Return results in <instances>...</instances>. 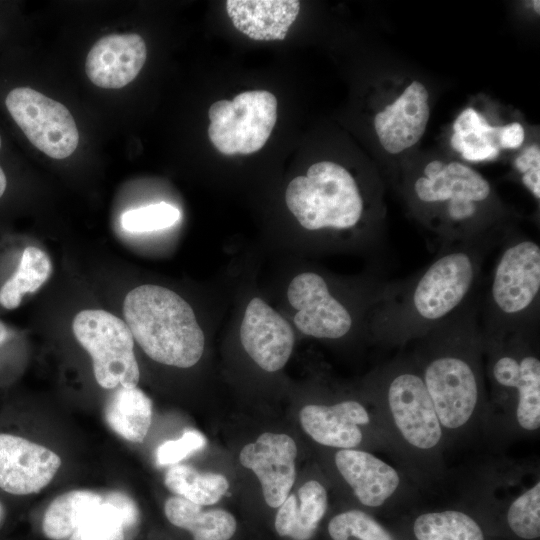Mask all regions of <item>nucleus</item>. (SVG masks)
Segmentation results:
<instances>
[{
	"mask_svg": "<svg viewBox=\"0 0 540 540\" xmlns=\"http://www.w3.org/2000/svg\"><path fill=\"white\" fill-rule=\"evenodd\" d=\"M370 403V402H369ZM299 420L304 431L318 444L333 449L381 450L390 446L373 406L356 398L331 404H308Z\"/></svg>",
	"mask_w": 540,
	"mask_h": 540,
	"instance_id": "12",
	"label": "nucleus"
},
{
	"mask_svg": "<svg viewBox=\"0 0 540 540\" xmlns=\"http://www.w3.org/2000/svg\"><path fill=\"white\" fill-rule=\"evenodd\" d=\"M102 501L103 496L90 490H72L57 496L44 513V535L50 540L68 539L86 514Z\"/></svg>",
	"mask_w": 540,
	"mask_h": 540,
	"instance_id": "27",
	"label": "nucleus"
},
{
	"mask_svg": "<svg viewBox=\"0 0 540 540\" xmlns=\"http://www.w3.org/2000/svg\"><path fill=\"white\" fill-rule=\"evenodd\" d=\"M3 518H4V508L0 503V524H1L2 520H3Z\"/></svg>",
	"mask_w": 540,
	"mask_h": 540,
	"instance_id": "41",
	"label": "nucleus"
},
{
	"mask_svg": "<svg viewBox=\"0 0 540 540\" xmlns=\"http://www.w3.org/2000/svg\"><path fill=\"white\" fill-rule=\"evenodd\" d=\"M533 8L537 14L540 13V1L534 0L533 2Z\"/></svg>",
	"mask_w": 540,
	"mask_h": 540,
	"instance_id": "40",
	"label": "nucleus"
},
{
	"mask_svg": "<svg viewBox=\"0 0 540 540\" xmlns=\"http://www.w3.org/2000/svg\"><path fill=\"white\" fill-rule=\"evenodd\" d=\"M75 338L90 354L97 383L105 389L134 388L140 371L128 325L101 309H87L73 319Z\"/></svg>",
	"mask_w": 540,
	"mask_h": 540,
	"instance_id": "10",
	"label": "nucleus"
},
{
	"mask_svg": "<svg viewBox=\"0 0 540 540\" xmlns=\"http://www.w3.org/2000/svg\"><path fill=\"white\" fill-rule=\"evenodd\" d=\"M9 337V331L6 325L0 321V345H2Z\"/></svg>",
	"mask_w": 540,
	"mask_h": 540,
	"instance_id": "37",
	"label": "nucleus"
},
{
	"mask_svg": "<svg viewBox=\"0 0 540 540\" xmlns=\"http://www.w3.org/2000/svg\"><path fill=\"white\" fill-rule=\"evenodd\" d=\"M479 313L483 341L521 332L536 333L540 312V246L512 235L502 241Z\"/></svg>",
	"mask_w": 540,
	"mask_h": 540,
	"instance_id": "6",
	"label": "nucleus"
},
{
	"mask_svg": "<svg viewBox=\"0 0 540 540\" xmlns=\"http://www.w3.org/2000/svg\"><path fill=\"white\" fill-rule=\"evenodd\" d=\"M243 348L267 372L282 369L293 350L291 325L264 300L253 298L247 305L240 327Z\"/></svg>",
	"mask_w": 540,
	"mask_h": 540,
	"instance_id": "18",
	"label": "nucleus"
},
{
	"mask_svg": "<svg viewBox=\"0 0 540 540\" xmlns=\"http://www.w3.org/2000/svg\"><path fill=\"white\" fill-rule=\"evenodd\" d=\"M525 139L523 126L518 122L509 123L501 127L500 147L501 149L519 148Z\"/></svg>",
	"mask_w": 540,
	"mask_h": 540,
	"instance_id": "36",
	"label": "nucleus"
},
{
	"mask_svg": "<svg viewBox=\"0 0 540 540\" xmlns=\"http://www.w3.org/2000/svg\"><path fill=\"white\" fill-rule=\"evenodd\" d=\"M68 540H85L76 530L74 533L68 538Z\"/></svg>",
	"mask_w": 540,
	"mask_h": 540,
	"instance_id": "39",
	"label": "nucleus"
},
{
	"mask_svg": "<svg viewBox=\"0 0 540 540\" xmlns=\"http://www.w3.org/2000/svg\"><path fill=\"white\" fill-rule=\"evenodd\" d=\"M367 399L373 406L396 466L420 490L447 476L444 432L420 370L402 349L371 374Z\"/></svg>",
	"mask_w": 540,
	"mask_h": 540,
	"instance_id": "3",
	"label": "nucleus"
},
{
	"mask_svg": "<svg viewBox=\"0 0 540 540\" xmlns=\"http://www.w3.org/2000/svg\"><path fill=\"white\" fill-rule=\"evenodd\" d=\"M285 201L299 224L310 231L352 230L367 215V202L354 176L342 165L320 161L287 186Z\"/></svg>",
	"mask_w": 540,
	"mask_h": 540,
	"instance_id": "8",
	"label": "nucleus"
},
{
	"mask_svg": "<svg viewBox=\"0 0 540 540\" xmlns=\"http://www.w3.org/2000/svg\"><path fill=\"white\" fill-rule=\"evenodd\" d=\"M327 533L331 540H399L393 529L357 508L335 514L327 524Z\"/></svg>",
	"mask_w": 540,
	"mask_h": 540,
	"instance_id": "30",
	"label": "nucleus"
},
{
	"mask_svg": "<svg viewBox=\"0 0 540 540\" xmlns=\"http://www.w3.org/2000/svg\"><path fill=\"white\" fill-rule=\"evenodd\" d=\"M164 483L168 490L195 504L213 505L226 493L229 483L217 473H201L191 466L176 464L165 474Z\"/></svg>",
	"mask_w": 540,
	"mask_h": 540,
	"instance_id": "29",
	"label": "nucleus"
},
{
	"mask_svg": "<svg viewBox=\"0 0 540 540\" xmlns=\"http://www.w3.org/2000/svg\"><path fill=\"white\" fill-rule=\"evenodd\" d=\"M328 509L326 487L316 479L306 481L296 494H289L278 507L276 532L293 540H310Z\"/></svg>",
	"mask_w": 540,
	"mask_h": 540,
	"instance_id": "23",
	"label": "nucleus"
},
{
	"mask_svg": "<svg viewBox=\"0 0 540 540\" xmlns=\"http://www.w3.org/2000/svg\"><path fill=\"white\" fill-rule=\"evenodd\" d=\"M103 498L121 511L126 522L127 530H131L138 524L140 519L139 509L128 495L113 491Z\"/></svg>",
	"mask_w": 540,
	"mask_h": 540,
	"instance_id": "35",
	"label": "nucleus"
},
{
	"mask_svg": "<svg viewBox=\"0 0 540 540\" xmlns=\"http://www.w3.org/2000/svg\"><path fill=\"white\" fill-rule=\"evenodd\" d=\"M488 393L485 440L504 444L536 436L540 430L538 332L483 341Z\"/></svg>",
	"mask_w": 540,
	"mask_h": 540,
	"instance_id": "5",
	"label": "nucleus"
},
{
	"mask_svg": "<svg viewBox=\"0 0 540 540\" xmlns=\"http://www.w3.org/2000/svg\"><path fill=\"white\" fill-rule=\"evenodd\" d=\"M500 478L482 492L478 512L503 540L540 539V478L533 474Z\"/></svg>",
	"mask_w": 540,
	"mask_h": 540,
	"instance_id": "13",
	"label": "nucleus"
},
{
	"mask_svg": "<svg viewBox=\"0 0 540 540\" xmlns=\"http://www.w3.org/2000/svg\"><path fill=\"white\" fill-rule=\"evenodd\" d=\"M51 273L49 256L38 247H26L16 271L0 288V304L6 309L17 308L23 296L37 291Z\"/></svg>",
	"mask_w": 540,
	"mask_h": 540,
	"instance_id": "28",
	"label": "nucleus"
},
{
	"mask_svg": "<svg viewBox=\"0 0 540 540\" xmlns=\"http://www.w3.org/2000/svg\"><path fill=\"white\" fill-rule=\"evenodd\" d=\"M333 463L357 503L372 515H396L418 498L419 489L397 466L369 450L336 449Z\"/></svg>",
	"mask_w": 540,
	"mask_h": 540,
	"instance_id": "9",
	"label": "nucleus"
},
{
	"mask_svg": "<svg viewBox=\"0 0 540 540\" xmlns=\"http://www.w3.org/2000/svg\"><path fill=\"white\" fill-rule=\"evenodd\" d=\"M164 513L171 524L189 531L193 540H229L237 528L231 513L223 509L204 511L201 505L180 496L166 500Z\"/></svg>",
	"mask_w": 540,
	"mask_h": 540,
	"instance_id": "24",
	"label": "nucleus"
},
{
	"mask_svg": "<svg viewBox=\"0 0 540 540\" xmlns=\"http://www.w3.org/2000/svg\"><path fill=\"white\" fill-rule=\"evenodd\" d=\"M296 456L294 439L272 432L262 433L239 454L240 463L259 479L264 499L272 508H278L289 495L296 478Z\"/></svg>",
	"mask_w": 540,
	"mask_h": 540,
	"instance_id": "16",
	"label": "nucleus"
},
{
	"mask_svg": "<svg viewBox=\"0 0 540 540\" xmlns=\"http://www.w3.org/2000/svg\"><path fill=\"white\" fill-rule=\"evenodd\" d=\"M430 118L429 92L417 80L374 116V129L382 148L399 154L413 147L424 135Z\"/></svg>",
	"mask_w": 540,
	"mask_h": 540,
	"instance_id": "19",
	"label": "nucleus"
},
{
	"mask_svg": "<svg viewBox=\"0 0 540 540\" xmlns=\"http://www.w3.org/2000/svg\"><path fill=\"white\" fill-rule=\"evenodd\" d=\"M226 10L233 25L258 41L283 40L295 21L297 0H228Z\"/></svg>",
	"mask_w": 540,
	"mask_h": 540,
	"instance_id": "22",
	"label": "nucleus"
},
{
	"mask_svg": "<svg viewBox=\"0 0 540 540\" xmlns=\"http://www.w3.org/2000/svg\"><path fill=\"white\" fill-rule=\"evenodd\" d=\"M501 127L490 125L479 112L469 107L457 116L450 144L467 161L491 160L501 150Z\"/></svg>",
	"mask_w": 540,
	"mask_h": 540,
	"instance_id": "26",
	"label": "nucleus"
},
{
	"mask_svg": "<svg viewBox=\"0 0 540 540\" xmlns=\"http://www.w3.org/2000/svg\"><path fill=\"white\" fill-rule=\"evenodd\" d=\"M5 105L28 140L47 156L64 159L76 150L78 129L62 103L32 88L17 87L8 93Z\"/></svg>",
	"mask_w": 540,
	"mask_h": 540,
	"instance_id": "14",
	"label": "nucleus"
},
{
	"mask_svg": "<svg viewBox=\"0 0 540 540\" xmlns=\"http://www.w3.org/2000/svg\"><path fill=\"white\" fill-rule=\"evenodd\" d=\"M514 166L521 173V181L535 199H540V149L530 145L515 159Z\"/></svg>",
	"mask_w": 540,
	"mask_h": 540,
	"instance_id": "34",
	"label": "nucleus"
},
{
	"mask_svg": "<svg viewBox=\"0 0 540 540\" xmlns=\"http://www.w3.org/2000/svg\"><path fill=\"white\" fill-rule=\"evenodd\" d=\"M147 57L146 44L138 34H111L90 49L85 72L90 81L105 89H119L136 78Z\"/></svg>",
	"mask_w": 540,
	"mask_h": 540,
	"instance_id": "20",
	"label": "nucleus"
},
{
	"mask_svg": "<svg viewBox=\"0 0 540 540\" xmlns=\"http://www.w3.org/2000/svg\"><path fill=\"white\" fill-rule=\"evenodd\" d=\"M180 217L178 208L160 202L126 211L121 216V225L132 233L152 232L173 226Z\"/></svg>",
	"mask_w": 540,
	"mask_h": 540,
	"instance_id": "32",
	"label": "nucleus"
},
{
	"mask_svg": "<svg viewBox=\"0 0 540 540\" xmlns=\"http://www.w3.org/2000/svg\"><path fill=\"white\" fill-rule=\"evenodd\" d=\"M123 315L134 340L152 360L179 368L200 360L204 333L191 306L174 291L140 285L126 295Z\"/></svg>",
	"mask_w": 540,
	"mask_h": 540,
	"instance_id": "7",
	"label": "nucleus"
},
{
	"mask_svg": "<svg viewBox=\"0 0 540 540\" xmlns=\"http://www.w3.org/2000/svg\"><path fill=\"white\" fill-rule=\"evenodd\" d=\"M60 457L23 437L0 433V488L14 495L37 493L54 478Z\"/></svg>",
	"mask_w": 540,
	"mask_h": 540,
	"instance_id": "17",
	"label": "nucleus"
},
{
	"mask_svg": "<svg viewBox=\"0 0 540 540\" xmlns=\"http://www.w3.org/2000/svg\"><path fill=\"white\" fill-rule=\"evenodd\" d=\"M1 145H2V139H1V136H0V148H1Z\"/></svg>",
	"mask_w": 540,
	"mask_h": 540,
	"instance_id": "42",
	"label": "nucleus"
},
{
	"mask_svg": "<svg viewBox=\"0 0 540 540\" xmlns=\"http://www.w3.org/2000/svg\"><path fill=\"white\" fill-rule=\"evenodd\" d=\"M208 136L224 155L260 150L277 121V99L269 91H245L232 101L214 102L208 111Z\"/></svg>",
	"mask_w": 540,
	"mask_h": 540,
	"instance_id": "11",
	"label": "nucleus"
},
{
	"mask_svg": "<svg viewBox=\"0 0 540 540\" xmlns=\"http://www.w3.org/2000/svg\"><path fill=\"white\" fill-rule=\"evenodd\" d=\"M479 301L480 297L408 344L448 449L469 447L485 439L488 393L478 322Z\"/></svg>",
	"mask_w": 540,
	"mask_h": 540,
	"instance_id": "2",
	"label": "nucleus"
},
{
	"mask_svg": "<svg viewBox=\"0 0 540 540\" xmlns=\"http://www.w3.org/2000/svg\"><path fill=\"white\" fill-rule=\"evenodd\" d=\"M76 531L85 540H125L127 527L121 511L103 498L86 514Z\"/></svg>",
	"mask_w": 540,
	"mask_h": 540,
	"instance_id": "31",
	"label": "nucleus"
},
{
	"mask_svg": "<svg viewBox=\"0 0 540 540\" xmlns=\"http://www.w3.org/2000/svg\"><path fill=\"white\" fill-rule=\"evenodd\" d=\"M287 298L297 310L296 327L307 336L339 340L354 327L351 309L333 294L326 279L318 273L303 272L295 276L288 286Z\"/></svg>",
	"mask_w": 540,
	"mask_h": 540,
	"instance_id": "15",
	"label": "nucleus"
},
{
	"mask_svg": "<svg viewBox=\"0 0 540 540\" xmlns=\"http://www.w3.org/2000/svg\"><path fill=\"white\" fill-rule=\"evenodd\" d=\"M7 186V179L3 169L0 166V198L3 196Z\"/></svg>",
	"mask_w": 540,
	"mask_h": 540,
	"instance_id": "38",
	"label": "nucleus"
},
{
	"mask_svg": "<svg viewBox=\"0 0 540 540\" xmlns=\"http://www.w3.org/2000/svg\"><path fill=\"white\" fill-rule=\"evenodd\" d=\"M393 531L399 540H503L462 506L414 511Z\"/></svg>",
	"mask_w": 540,
	"mask_h": 540,
	"instance_id": "21",
	"label": "nucleus"
},
{
	"mask_svg": "<svg viewBox=\"0 0 540 540\" xmlns=\"http://www.w3.org/2000/svg\"><path fill=\"white\" fill-rule=\"evenodd\" d=\"M104 417L108 426L119 436L140 443L151 426L152 402L141 389L120 386L110 396Z\"/></svg>",
	"mask_w": 540,
	"mask_h": 540,
	"instance_id": "25",
	"label": "nucleus"
},
{
	"mask_svg": "<svg viewBox=\"0 0 540 540\" xmlns=\"http://www.w3.org/2000/svg\"><path fill=\"white\" fill-rule=\"evenodd\" d=\"M494 235L439 246L414 275L384 284L372 311L371 332L384 348L407 346L480 296L482 266L505 239Z\"/></svg>",
	"mask_w": 540,
	"mask_h": 540,
	"instance_id": "1",
	"label": "nucleus"
},
{
	"mask_svg": "<svg viewBox=\"0 0 540 540\" xmlns=\"http://www.w3.org/2000/svg\"><path fill=\"white\" fill-rule=\"evenodd\" d=\"M205 445L206 438L201 432L185 429L180 438L165 441L157 448L156 461L160 466L176 465Z\"/></svg>",
	"mask_w": 540,
	"mask_h": 540,
	"instance_id": "33",
	"label": "nucleus"
},
{
	"mask_svg": "<svg viewBox=\"0 0 540 540\" xmlns=\"http://www.w3.org/2000/svg\"><path fill=\"white\" fill-rule=\"evenodd\" d=\"M410 201L440 246L508 232L499 229L493 189L477 170L458 161L432 160L409 186Z\"/></svg>",
	"mask_w": 540,
	"mask_h": 540,
	"instance_id": "4",
	"label": "nucleus"
}]
</instances>
